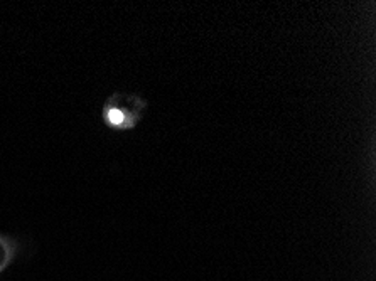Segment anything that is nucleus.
<instances>
[{
	"instance_id": "nucleus-1",
	"label": "nucleus",
	"mask_w": 376,
	"mask_h": 281,
	"mask_svg": "<svg viewBox=\"0 0 376 281\" xmlns=\"http://www.w3.org/2000/svg\"><path fill=\"white\" fill-rule=\"evenodd\" d=\"M108 118H110V121L112 123H115V125H120L122 121H124V113L119 111V110H110L108 111Z\"/></svg>"
}]
</instances>
